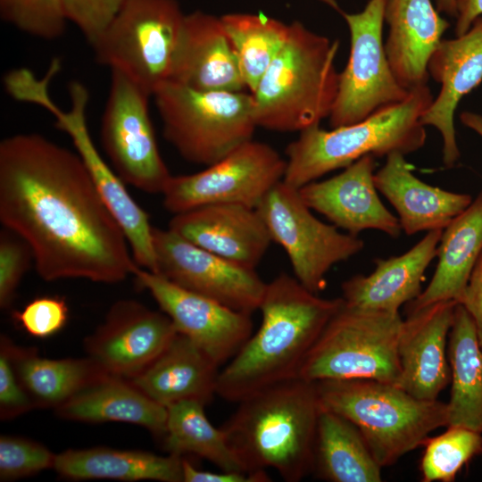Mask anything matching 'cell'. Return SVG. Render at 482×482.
<instances>
[{"label":"cell","mask_w":482,"mask_h":482,"mask_svg":"<svg viewBox=\"0 0 482 482\" xmlns=\"http://www.w3.org/2000/svg\"><path fill=\"white\" fill-rule=\"evenodd\" d=\"M344 303L323 298L282 272L266 284L262 323L220 370L216 394L229 402L295 378L309 351Z\"/></svg>","instance_id":"7a4b0ae2"},{"label":"cell","mask_w":482,"mask_h":482,"mask_svg":"<svg viewBox=\"0 0 482 482\" xmlns=\"http://www.w3.org/2000/svg\"><path fill=\"white\" fill-rule=\"evenodd\" d=\"M472 318L482 348V253L470 275L463 296L459 303Z\"/></svg>","instance_id":"7bdbcfd3"},{"label":"cell","mask_w":482,"mask_h":482,"mask_svg":"<svg viewBox=\"0 0 482 482\" xmlns=\"http://www.w3.org/2000/svg\"><path fill=\"white\" fill-rule=\"evenodd\" d=\"M153 96L165 139L191 163L220 161L258 128L251 93L201 91L169 79Z\"/></svg>","instance_id":"52a82bcc"},{"label":"cell","mask_w":482,"mask_h":482,"mask_svg":"<svg viewBox=\"0 0 482 482\" xmlns=\"http://www.w3.org/2000/svg\"><path fill=\"white\" fill-rule=\"evenodd\" d=\"M170 79L201 91L246 88L220 18L201 11L185 15Z\"/></svg>","instance_id":"7402d4cb"},{"label":"cell","mask_w":482,"mask_h":482,"mask_svg":"<svg viewBox=\"0 0 482 482\" xmlns=\"http://www.w3.org/2000/svg\"><path fill=\"white\" fill-rule=\"evenodd\" d=\"M443 229L428 233L406 253L377 259L369 275H355L342 286L348 306L367 311L399 312V308L421 293L427 268L437 254Z\"/></svg>","instance_id":"cb8c5ba5"},{"label":"cell","mask_w":482,"mask_h":482,"mask_svg":"<svg viewBox=\"0 0 482 482\" xmlns=\"http://www.w3.org/2000/svg\"><path fill=\"white\" fill-rule=\"evenodd\" d=\"M436 10L452 17L456 16L455 0H436Z\"/></svg>","instance_id":"bcb514c9"},{"label":"cell","mask_w":482,"mask_h":482,"mask_svg":"<svg viewBox=\"0 0 482 482\" xmlns=\"http://www.w3.org/2000/svg\"><path fill=\"white\" fill-rule=\"evenodd\" d=\"M482 253V192L444 229L428 287L407 303V314L440 302L460 303Z\"/></svg>","instance_id":"4316f807"},{"label":"cell","mask_w":482,"mask_h":482,"mask_svg":"<svg viewBox=\"0 0 482 482\" xmlns=\"http://www.w3.org/2000/svg\"><path fill=\"white\" fill-rule=\"evenodd\" d=\"M323 1L345 20L351 41L350 55L339 73L337 95L328 117L332 129L356 123L403 101L410 90L395 76L383 41L386 0H370L356 13L345 12L335 0Z\"/></svg>","instance_id":"8fae6325"},{"label":"cell","mask_w":482,"mask_h":482,"mask_svg":"<svg viewBox=\"0 0 482 482\" xmlns=\"http://www.w3.org/2000/svg\"><path fill=\"white\" fill-rule=\"evenodd\" d=\"M71 108L62 111L43 88L33 98L55 118V126L67 133L87 167L92 180L108 210L123 230L135 262L145 270L156 272L157 262L153 239V226L147 213L133 199L126 183L103 159L90 136L87 124L89 92L80 81L69 84Z\"/></svg>","instance_id":"5bb4252c"},{"label":"cell","mask_w":482,"mask_h":482,"mask_svg":"<svg viewBox=\"0 0 482 482\" xmlns=\"http://www.w3.org/2000/svg\"><path fill=\"white\" fill-rule=\"evenodd\" d=\"M339 41L289 24V33L255 91L257 127L301 131L329 117L338 89L336 57Z\"/></svg>","instance_id":"5b68a950"},{"label":"cell","mask_w":482,"mask_h":482,"mask_svg":"<svg viewBox=\"0 0 482 482\" xmlns=\"http://www.w3.org/2000/svg\"><path fill=\"white\" fill-rule=\"evenodd\" d=\"M56 454L34 440L2 435L0 436V479L11 481L54 469Z\"/></svg>","instance_id":"8d00e7d4"},{"label":"cell","mask_w":482,"mask_h":482,"mask_svg":"<svg viewBox=\"0 0 482 482\" xmlns=\"http://www.w3.org/2000/svg\"><path fill=\"white\" fill-rule=\"evenodd\" d=\"M458 303L440 302L408 314L398 341L396 386L426 401L437 400L451 379L447 337Z\"/></svg>","instance_id":"44dd1931"},{"label":"cell","mask_w":482,"mask_h":482,"mask_svg":"<svg viewBox=\"0 0 482 482\" xmlns=\"http://www.w3.org/2000/svg\"><path fill=\"white\" fill-rule=\"evenodd\" d=\"M272 242L287 254L295 278L314 294L327 285L326 276L339 262L358 254L364 242L319 220L303 200L299 189L283 180L255 208Z\"/></svg>","instance_id":"30bf717a"},{"label":"cell","mask_w":482,"mask_h":482,"mask_svg":"<svg viewBox=\"0 0 482 482\" xmlns=\"http://www.w3.org/2000/svg\"><path fill=\"white\" fill-rule=\"evenodd\" d=\"M29 245L13 232L4 228L0 232V307L12 306L18 287L31 262Z\"/></svg>","instance_id":"74e56055"},{"label":"cell","mask_w":482,"mask_h":482,"mask_svg":"<svg viewBox=\"0 0 482 482\" xmlns=\"http://www.w3.org/2000/svg\"><path fill=\"white\" fill-rule=\"evenodd\" d=\"M381 469L359 428L345 417L321 408L312 471L331 482H380Z\"/></svg>","instance_id":"1f68e13d"},{"label":"cell","mask_w":482,"mask_h":482,"mask_svg":"<svg viewBox=\"0 0 482 482\" xmlns=\"http://www.w3.org/2000/svg\"><path fill=\"white\" fill-rule=\"evenodd\" d=\"M183 482H268L270 481L265 470L261 471H225L212 472L202 470L187 458H182Z\"/></svg>","instance_id":"b9f144b4"},{"label":"cell","mask_w":482,"mask_h":482,"mask_svg":"<svg viewBox=\"0 0 482 482\" xmlns=\"http://www.w3.org/2000/svg\"><path fill=\"white\" fill-rule=\"evenodd\" d=\"M177 333L163 312L121 299L85 338L84 347L87 357L107 375L131 379L165 350Z\"/></svg>","instance_id":"e0dca14e"},{"label":"cell","mask_w":482,"mask_h":482,"mask_svg":"<svg viewBox=\"0 0 482 482\" xmlns=\"http://www.w3.org/2000/svg\"><path fill=\"white\" fill-rule=\"evenodd\" d=\"M1 18L45 40L61 37L68 21L63 0H0Z\"/></svg>","instance_id":"d590c367"},{"label":"cell","mask_w":482,"mask_h":482,"mask_svg":"<svg viewBox=\"0 0 482 482\" xmlns=\"http://www.w3.org/2000/svg\"><path fill=\"white\" fill-rule=\"evenodd\" d=\"M460 120L467 128L472 129L482 137V115L473 112H462Z\"/></svg>","instance_id":"f6af8a7d"},{"label":"cell","mask_w":482,"mask_h":482,"mask_svg":"<svg viewBox=\"0 0 482 482\" xmlns=\"http://www.w3.org/2000/svg\"><path fill=\"white\" fill-rule=\"evenodd\" d=\"M35 408L22 386L12 363L10 355L0 344V418L2 420L14 419Z\"/></svg>","instance_id":"60d3db41"},{"label":"cell","mask_w":482,"mask_h":482,"mask_svg":"<svg viewBox=\"0 0 482 482\" xmlns=\"http://www.w3.org/2000/svg\"><path fill=\"white\" fill-rule=\"evenodd\" d=\"M447 355L452 379L447 427L482 433V348L474 321L461 303L454 309Z\"/></svg>","instance_id":"4dcf8cb0"},{"label":"cell","mask_w":482,"mask_h":482,"mask_svg":"<svg viewBox=\"0 0 482 482\" xmlns=\"http://www.w3.org/2000/svg\"><path fill=\"white\" fill-rule=\"evenodd\" d=\"M132 275L169 316L177 332L192 340L219 366L229 362L252 336L251 314L180 287L139 266Z\"/></svg>","instance_id":"2e32d148"},{"label":"cell","mask_w":482,"mask_h":482,"mask_svg":"<svg viewBox=\"0 0 482 482\" xmlns=\"http://www.w3.org/2000/svg\"><path fill=\"white\" fill-rule=\"evenodd\" d=\"M204 406L196 401H182L167 407L166 429L162 438L164 448L177 456L190 454L205 459L220 470L246 471L222 428H215L207 419Z\"/></svg>","instance_id":"d6a6232c"},{"label":"cell","mask_w":482,"mask_h":482,"mask_svg":"<svg viewBox=\"0 0 482 482\" xmlns=\"http://www.w3.org/2000/svg\"><path fill=\"white\" fill-rule=\"evenodd\" d=\"M6 348L15 372L35 408L54 410L92 384L108 376L90 358L53 360L33 347L15 345L5 335Z\"/></svg>","instance_id":"f546056e"},{"label":"cell","mask_w":482,"mask_h":482,"mask_svg":"<svg viewBox=\"0 0 482 482\" xmlns=\"http://www.w3.org/2000/svg\"><path fill=\"white\" fill-rule=\"evenodd\" d=\"M184 19L176 0H127L91 45L95 59L120 71L153 96L170 79Z\"/></svg>","instance_id":"9c48e42d"},{"label":"cell","mask_w":482,"mask_h":482,"mask_svg":"<svg viewBox=\"0 0 482 482\" xmlns=\"http://www.w3.org/2000/svg\"><path fill=\"white\" fill-rule=\"evenodd\" d=\"M220 20L237 54L245 87L253 94L286 42L289 24L262 13H229Z\"/></svg>","instance_id":"836d02e7"},{"label":"cell","mask_w":482,"mask_h":482,"mask_svg":"<svg viewBox=\"0 0 482 482\" xmlns=\"http://www.w3.org/2000/svg\"><path fill=\"white\" fill-rule=\"evenodd\" d=\"M219 367L192 340L177 333L165 350L129 380L166 408L182 401L206 405L216 394Z\"/></svg>","instance_id":"484cf974"},{"label":"cell","mask_w":482,"mask_h":482,"mask_svg":"<svg viewBox=\"0 0 482 482\" xmlns=\"http://www.w3.org/2000/svg\"><path fill=\"white\" fill-rule=\"evenodd\" d=\"M127 0H63L68 21L92 45L111 24Z\"/></svg>","instance_id":"ab89813d"},{"label":"cell","mask_w":482,"mask_h":482,"mask_svg":"<svg viewBox=\"0 0 482 482\" xmlns=\"http://www.w3.org/2000/svg\"><path fill=\"white\" fill-rule=\"evenodd\" d=\"M400 153L386 156L374 174L377 189L395 209L407 235L444 229L471 203L472 197L441 189L419 179Z\"/></svg>","instance_id":"d4e9b609"},{"label":"cell","mask_w":482,"mask_h":482,"mask_svg":"<svg viewBox=\"0 0 482 482\" xmlns=\"http://www.w3.org/2000/svg\"><path fill=\"white\" fill-rule=\"evenodd\" d=\"M69 308L63 298L37 297L27 303L21 311L13 312L12 317L29 335L45 338L60 331L66 324Z\"/></svg>","instance_id":"f35d334b"},{"label":"cell","mask_w":482,"mask_h":482,"mask_svg":"<svg viewBox=\"0 0 482 482\" xmlns=\"http://www.w3.org/2000/svg\"><path fill=\"white\" fill-rule=\"evenodd\" d=\"M375 168V156L365 155L334 177L303 186L300 195L312 211L349 234L375 229L397 237L402 228L378 195Z\"/></svg>","instance_id":"ac0fdd59"},{"label":"cell","mask_w":482,"mask_h":482,"mask_svg":"<svg viewBox=\"0 0 482 482\" xmlns=\"http://www.w3.org/2000/svg\"><path fill=\"white\" fill-rule=\"evenodd\" d=\"M287 160L271 145L249 140L201 171L171 176L163 206L173 215L212 204L256 208L283 180Z\"/></svg>","instance_id":"4fadbf2b"},{"label":"cell","mask_w":482,"mask_h":482,"mask_svg":"<svg viewBox=\"0 0 482 482\" xmlns=\"http://www.w3.org/2000/svg\"><path fill=\"white\" fill-rule=\"evenodd\" d=\"M64 420L98 423L126 422L141 426L162 438L167 408L158 403L129 379L105 376L55 409Z\"/></svg>","instance_id":"83f0119b"},{"label":"cell","mask_w":482,"mask_h":482,"mask_svg":"<svg viewBox=\"0 0 482 482\" xmlns=\"http://www.w3.org/2000/svg\"><path fill=\"white\" fill-rule=\"evenodd\" d=\"M428 84L412 88L402 102L353 124L325 130L320 124L300 131L286 149L283 181L295 188L371 154L407 155L420 149L427 134L421 117L433 102Z\"/></svg>","instance_id":"277c9868"},{"label":"cell","mask_w":482,"mask_h":482,"mask_svg":"<svg viewBox=\"0 0 482 482\" xmlns=\"http://www.w3.org/2000/svg\"><path fill=\"white\" fill-rule=\"evenodd\" d=\"M168 229L250 269L256 268L272 242L257 210L238 204H212L174 214Z\"/></svg>","instance_id":"ffe728a7"},{"label":"cell","mask_w":482,"mask_h":482,"mask_svg":"<svg viewBox=\"0 0 482 482\" xmlns=\"http://www.w3.org/2000/svg\"><path fill=\"white\" fill-rule=\"evenodd\" d=\"M384 19L385 50L399 83L407 90L428 84V62L450 23L431 0H386Z\"/></svg>","instance_id":"603a6c76"},{"label":"cell","mask_w":482,"mask_h":482,"mask_svg":"<svg viewBox=\"0 0 482 482\" xmlns=\"http://www.w3.org/2000/svg\"><path fill=\"white\" fill-rule=\"evenodd\" d=\"M238 403L221 428L246 471L270 468L284 480L298 482L313 470L321 411L315 382L295 377Z\"/></svg>","instance_id":"3957f363"},{"label":"cell","mask_w":482,"mask_h":482,"mask_svg":"<svg viewBox=\"0 0 482 482\" xmlns=\"http://www.w3.org/2000/svg\"><path fill=\"white\" fill-rule=\"evenodd\" d=\"M0 222L46 281L115 284L138 266L78 153L37 133L0 142Z\"/></svg>","instance_id":"6da1fadb"},{"label":"cell","mask_w":482,"mask_h":482,"mask_svg":"<svg viewBox=\"0 0 482 482\" xmlns=\"http://www.w3.org/2000/svg\"><path fill=\"white\" fill-rule=\"evenodd\" d=\"M403 323L399 312L362 310L344 301L309 351L297 377L311 382L364 378L396 385Z\"/></svg>","instance_id":"ba28073f"},{"label":"cell","mask_w":482,"mask_h":482,"mask_svg":"<svg viewBox=\"0 0 482 482\" xmlns=\"http://www.w3.org/2000/svg\"><path fill=\"white\" fill-rule=\"evenodd\" d=\"M423 446L422 480L452 482L466 463L482 454V433L461 427H447L441 435L428 436Z\"/></svg>","instance_id":"e575fe53"},{"label":"cell","mask_w":482,"mask_h":482,"mask_svg":"<svg viewBox=\"0 0 482 482\" xmlns=\"http://www.w3.org/2000/svg\"><path fill=\"white\" fill-rule=\"evenodd\" d=\"M322 409L353 422L383 468L423 445L430 433L448 426L447 403L419 399L400 386L374 379L316 381Z\"/></svg>","instance_id":"8992f818"},{"label":"cell","mask_w":482,"mask_h":482,"mask_svg":"<svg viewBox=\"0 0 482 482\" xmlns=\"http://www.w3.org/2000/svg\"><path fill=\"white\" fill-rule=\"evenodd\" d=\"M152 96L119 70L111 69L101 120V143L114 171L128 185L163 193L172 176L157 145L149 112Z\"/></svg>","instance_id":"7c38bea8"},{"label":"cell","mask_w":482,"mask_h":482,"mask_svg":"<svg viewBox=\"0 0 482 482\" xmlns=\"http://www.w3.org/2000/svg\"><path fill=\"white\" fill-rule=\"evenodd\" d=\"M428 71L440 84V90L421 122L440 133L443 162L451 168L460 158L454 128L456 109L461 98L482 81V17L463 35L443 39L428 62Z\"/></svg>","instance_id":"d6986e66"},{"label":"cell","mask_w":482,"mask_h":482,"mask_svg":"<svg viewBox=\"0 0 482 482\" xmlns=\"http://www.w3.org/2000/svg\"><path fill=\"white\" fill-rule=\"evenodd\" d=\"M182 458L108 447L68 449L56 454L54 470L60 477L73 480L183 482Z\"/></svg>","instance_id":"f1b7e54d"},{"label":"cell","mask_w":482,"mask_h":482,"mask_svg":"<svg viewBox=\"0 0 482 482\" xmlns=\"http://www.w3.org/2000/svg\"><path fill=\"white\" fill-rule=\"evenodd\" d=\"M455 36L466 33L473 22L482 17V0H455Z\"/></svg>","instance_id":"ee69618b"},{"label":"cell","mask_w":482,"mask_h":482,"mask_svg":"<svg viewBox=\"0 0 482 482\" xmlns=\"http://www.w3.org/2000/svg\"><path fill=\"white\" fill-rule=\"evenodd\" d=\"M157 274L175 285L252 314L266 284L255 271L208 252L170 229L153 228Z\"/></svg>","instance_id":"9a60e30c"}]
</instances>
